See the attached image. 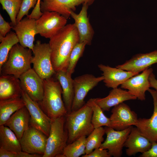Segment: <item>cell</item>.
Instances as JSON below:
<instances>
[{
  "label": "cell",
  "instance_id": "1",
  "mask_svg": "<svg viewBox=\"0 0 157 157\" xmlns=\"http://www.w3.org/2000/svg\"><path fill=\"white\" fill-rule=\"evenodd\" d=\"M79 42L78 33L74 23L66 24L49 38L51 61L56 72L67 71L71 51Z\"/></svg>",
  "mask_w": 157,
  "mask_h": 157
},
{
  "label": "cell",
  "instance_id": "2",
  "mask_svg": "<svg viewBox=\"0 0 157 157\" xmlns=\"http://www.w3.org/2000/svg\"><path fill=\"white\" fill-rule=\"evenodd\" d=\"M44 94L38 102L45 113L52 121L67 114L62 99V89L59 82L53 77L43 80Z\"/></svg>",
  "mask_w": 157,
  "mask_h": 157
},
{
  "label": "cell",
  "instance_id": "3",
  "mask_svg": "<svg viewBox=\"0 0 157 157\" xmlns=\"http://www.w3.org/2000/svg\"><path fill=\"white\" fill-rule=\"evenodd\" d=\"M92 113L91 108L85 104L79 109L72 111L65 116L68 144L81 136H88L94 130L92 122Z\"/></svg>",
  "mask_w": 157,
  "mask_h": 157
},
{
  "label": "cell",
  "instance_id": "4",
  "mask_svg": "<svg viewBox=\"0 0 157 157\" xmlns=\"http://www.w3.org/2000/svg\"><path fill=\"white\" fill-rule=\"evenodd\" d=\"M32 51L18 43L10 50L8 58L0 70L1 75H13L19 78L31 68Z\"/></svg>",
  "mask_w": 157,
  "mask_h": 157
},
{
  "label": "cell",
  "instance_id": "5",
  "mask_svg": "<svg viewBox=\"0 0 157 157\" xmlns=\"http://www.w3.org/2000/svg\"><path fill=\"white\" fill-rule=\"evenodd\" d=\"M63 116L52 121L43 157H63V150L67 144L68 134Z\"/></svg>",
  "mask_w": 157,
  "mask_h": 157
},
{
  "label": "cell",
  "instance_id": "6",
  "mask_svg": "<svg viewBox=\"0 0 157 157\" xmlns=\"http://www.w3.org/2000/svg\"><path fill=\"white\" fill-rule=\"evenodd\" d=\"M31 63L33 69L43 80L51 77L56 73L51 59V51L49 43L38 40L34 45Z\"/></svg>",
  "mask_w": 157,
  "mask_h": 157
},
{
  "label": "cell",
  "instance_id": "7",
  "mask_svg": "<svg viewBox=\"0 0 157 157\" xmlns=\"http://www.w3.org/2000/svg\"><path fill=\"white\" fill-rule=\"evenodd\" d=\"M21 97L30 115V126L48 137L53 121L43 111L38 102L31 99L22 90Z\"/></svg>",
  "mask_w": 157,
  "mask_h": 157
},
{
  "label": "cell",
  "instance_id": "8",
  "mask_svg": "<svg viewBox=\"0 0 157 157\" xmlns=\"http://www.w3.org/2000/svg\"><path fill=\"white\" fill-rule=\"evenodd\" d=\"M104 80L103 76L96 77L90 74H84L75 78L73 79L74 95L72 111L81 108L85 104L84 99L88 92Z\"/></svg>",
  "mask_w": 157,
  "mask_h": 157
},
{
  "label": "cell",
  "instance_id": "9",
  "mask_svg": "<svg viewBox=\"0 0 157 157\" xmlns=\"http://www.w3.org/2000/svg\"><path fill=\"white\" fill-rule=\"evenodd\" d=\"M67 19L55 12H46L36 20L38 34L42 37L50 38L66 25Z\"/></svg>",
  "mask_w": 157,
  "mask_h": 157
},
{
  "label": "cell",
  "instance_id": "10",
  "mask_svg": "<svg viewBox=\"0 0 157 157\" xmlns=\"http://www.w3.org/2000/svg\"><path fill=\"white\" fill-rule=\"evenodd\" d=\"M47 138L42 132L30 126L19 140L22 150L43 156L45 152Z\"/></svg>",
  "mask_w": 157,
  "mask_h": 157
},
{
  "label": "cell",
  "instance_id": "11",
  "mask_svg": "<svg viewBox=\"0 0 157 157\" xmlns=\"http://www.w3.org/2000/svg\"><path fill=\"white\" fill-rule=\"evenodd\" d=\"M133 127L131 126L123 130L118 131L106 126L104 129L106 138L100 148L107 149L111 156L121 157L124 143Z\"/></svg>",
  "mask_w": 157,
  "mask_h": 157
},
{
  "label": "cell",
  "instance_id": "12",
  "mask_svg": "<svg viewBox=\"0 0 157 157\" xmlns=\"http://www.w3.org/2000/svg\"><path fill=\"white\" fill-rule=\"evenodd\" d=\"M109 118L110 127L115 130H122L137 124L138 118L137 114L130 107L123 102L114 107Z\"/></svg>",
  "mask_w": 157,
  "mask_h": 157
},
{
  "label": "cell",
  "instance_id": "13",
  "mask_svg": "<svg viewBox=\"0 0 157 157\" xmlns=\"http://www.w3.org/2000/svg\"><path fill=\"white\" fill-rule=\"evenodd\" d=\"M22 89L33 100L38 102L42 99L44 91L43 79L31 68L19 78Z\"/></svg>",
  "mask_w": 157,
  "mask_h": 157
},
{
  "label": "cell",
  "instance_id": "14",
  "mask_svg": "<svg viewBox=\"0 0 157 157\" xmlns=\"http://www.w3.org/2000/svg\"><path fill=\"white\" fill-rule=\"evenodd\" d=\"M95 0H41L40 8L43 13L46 12H55L68 19L70 12L74 11L76 7L84 3L90 6Z\"/></svg>",
  "mask_w": 157,
  "mask_h": 157
},
{
  "label": "cell",
  "instance_id": "15",
  "mask_svg": "<svg viewBox=\"0 0 157 157\" xmlns=\"http://www.w3.org/2000/svg\"><path fill=\"white\" fill-rule=\"evenodd\" d=\"M153 71L152 68H147L141 74L128 79L121 85V88L127 90L138 99L144 100L145 93L150 88L149 78Z\"/></svg>",
  "mask_w": 157,
  "mask_h": 157
},
{
  "label": "cell",
  "instance_id": "16",
  "mask_svg": "<svg viewBox=\"0 0 157 157\" xmlns=\"http://www.w3.org/2000/svg\"><path fill=\"white\" fill-rule=\"evenodd\" d=\"M36 20L27 16L12 26L19 40V44L32 51L34 44L35 37L38 34L36 24Z\"/></svg>",
  "mask_w": 157,
  "mask_h": 157
},
{
  "label": "cell",
  "instance_id": "17",
  "mask_svg": "<svg viewBox=\"0 0 157 157\" xmlns=\"http://www.w3.org/2000/svg\"><path fill=\"white\" fill-rule=\"evenodd\" d=\"M89 5L84 3L78 14L74 11L70 12V16L74 21V23L78 33L80 42H85L90 45L94 34V31L88 16L87 11Z\"/></svg>",
  "mask_w": 157,
  "mask_h": 157
},
{
  "label": "cell",
  "instance_id": "18",
  "mask_svg": "<svg viewBox=\"0 0 157 157\" xmlns=\"http://www.w3.org/2000/svg\"><path fill=\"white\" fill-rule=\"evenodd\" d=\"M148 91L153 99V113L149 118L138 119L135 126L143 135L152 142L157 140V91L150 88Z\"/></svg>",
  "mask_w": 157,
  "mask_h": 157
},
{
  "label": "cell",
  "instance_id": "19",
  "mask_svg": "<svg viewBox=\"0 0 157 157\" xmlns=\"http://www.w3.org/2000/svg\"><path fill=\"white\" fill-rule=\"evenodd\" d=\"M99 69L103 72V81L108 88H117L130 78L139 73L124 70L116 67H112L102 64L98 65Z\"/></svg>",
  "mask_w": 157,
  "mask_h": 157
},
{
  "label": "cell",
  "instance_id": "20",
  "mask_svg": "<svg viewBox=\"0 0 157 157\" xmlns=\"http://www.w3.org/2000/svg\"><path fill=\"white\" fill-rule=\"evenodd\" d=\"M157 63V50L133 56L124 63L116 67L127 71L139 73L153 64Z\"/></svg>",
  "mask_w": 157,
  "mask_h": 157
},
{
  "label": "cell",
  "instance_id": "21",
  "mask_svg": "<svg viewBox=\"0 0 157 157\" xmlns=\"http://www.w3.org/2000/svg\"><path fill=\"white\" fill-rule=\"evenodd\" d=\"M151 145V142L143 135L136 127H133L124 147L127 148L126 150L127 155L131 156L138 152L142 153L147 151Z\"/></svg>",
  "mask_w": 157,
  "mask_h": 157
},
{
  "label": "cell",
  "instance_id": "22",
  "mask_svg": "<svg viewBox=\"0 0 157 157\" xmlns=\"http://www.w3.org/2000/svg\"><path fill=\"white\" fill-rule=\"evenodd\" d=\"M30 118L29 111L25 106L13 114L4 125L11 130L19 140L30 126Z\"/></svg>",
  "mask_w": 157,
  "mask_h": 157
},
{
  "label": "cell",
  "instance_id": "23",
  "mask_svg": "<svg viewBox=\"0 0 157 157\" xmlns=\"http://www.w3.org/2000/svg\"><path fill=\"white\" fill-rule=\"evenodd\" d=\"M137 98L128 91L121 88L113 89L109 94L103 98H94L96 103L103 111H108L110 108L124 101L135 100Z\"/></svg>",
  "mask_w": 157,
  "mask_h": 157
},
{
  "label": "cell",
  "instance_id": "24",
  "mask_svg": "<svg viewBox=\"0 0 157 157\" xmlns=\"http://www.w3.org/2000/svg\"><path fill=\"white\" fill-rule=\"evenodd\" d=\"M56 79L60 83L62 89L63 100L67 114L72 111L74 95L73 79L66 71H60L55 74Z\"/></svg>",
  "mask_w": 157,
  "mask_h": 157
},
{
  "label": "cell",
  "instance_id": "25",
  "mask_svg": "<svg viewBox=\"0 0 157 157\" xmlns=\"http://www.w3.org/2000/svg\"><path fill=\"white\" fill-rule=\"evenodd\" d=\"M22 91L19 78L13 75H1L0 100L21 97Z\"/></svg>",
  "mask_w": 157,
  "mask_h": 157
},
{
  "label": "cell",
  "instance_id": "26",
  "mask_svg": "<svg viewBox=\"0 0 157 157\" xmlns=\"http://www.w3.org/2000/svg\"><path fill=\"white\" fill-rule=\"evenodd\" d=\"M25 106L21 97L0 100V126L4 125L13 114Z\"/></svg>",
  "mask_w": 157,
  "mask_h": 157
},
{
  "label": "cell",
  "instance_id": "27",
  "mask_svg": "<svg viewBox=\"0 0 157 157\" xmlns=\"http://www.w3.org/2000/svg\"><path fill=\"white\" fill-rule=\"evenodd\" d=\"M0 148L17 153L22 151L20 141L16 135L4 125L0 126Z\"/></svg>",
  "mask_w": 157,
  "mask_h": 157
},
{
  "label": "cell",
  "instance_id": "28",
  "mask_svg": "<svg viewBox=\"0 0 157 157\" xmlns=\"http://www.w3.org/2000/svg\"><path fill=\"white\" fill-rule=\"evenodd\" d=\"M0 70L7 61L9 53L14 45L19 42L15 33L11 31L5 37L0 36Z\"/></svg>",
  "mask_w": 157,
  "mask_h": 157
},
{
  "label": "cell",
  "instance_id": "29",
  "mask_svg": "<svg viewBox=\"0 0 157 157\" xmlns=\"http://www.w3.org/2000/svg\"><path fill=\"white\" fill-rule=\"evenodd\" d=\"M86 104L89 106L92 111V122L94 128L103 126L110 127V118L106 116L103 110L95 102L94 98L90 99Z\"/></svg>",
  "mask_w": 157,
  "mask_h": 157
},
{
  "label": "cell",
  "instance_id": "30",
  "mask_svg": "<svg viewBox=\"0 0 157 157\" xmlns=\"http://www.w3.org/2000/svg\"><path fill=\"white\" fill-rule=\"evenodd\" d=\"M86 136H81L67 144L63 151L64 157H79L85 154Z\"/></svg>",
  "mask_w": 157,
  "mask_h": 157
},
{
  "label": "cell",
  "instance_id": "31",
  "mask_svg": "<svg viewBox=\"0 0 157 157\" xmlns=\"http://www.w3.org/2000/svg\"><path fill=\"white\" fill-rule=\"evenodd\" d=\"M105 133L104 128L102 126L94 129L86 138L85 154H89L94 149L100 147L104 141Z\"/></svg>",
  "mask_w": 157,
  "mask_h": 157
},
{
  "label": "cell",
  "instance_id": "32",
  "mask_svg": "<svg viewBox=\"0 0 157 157\" xmlns=\"http://www.w3.org/2000/svg\"><path fill=\"white\" fill-rule=\"evenodd\" d=\"M22 0H0L3 10L8 15L12 26L17 24L16 19L20 11Z\"/></svg>",
  "mask_w": 157,
  "mask_h": 157
},
{
  "label": "cell",
  "instance_id": "33",
  "mask_svg": "<svg viewBox=\"0 0 157 157\" xmlns=\"http://www.w3.org/2000/svg\"><path fill=\"white\" fill-rule=\"evenodd\" d=\"M86 44L84 42L77 43L74 47L71 53L67 72L72 75L74 71L75 67L79 58L82 56Z\"/></svg>",
  "mask_w": 157,
  "mask_h": 157
},
{
  "label": "cell",
  "instance_id": "34",
  "mask_svg": "<svg viewBox=\"0 0 157 157\" xmlns=\"http://www.w3.org/2000/svg\"><path fill=\"white\" fill-rule=\"evenodd\" d=\"M38 0H22L21 7L16 19L17 23L20 21L25 15L27 16L30 10L34 8Z\"/></svg>",
  "mask_w": 157,
  "mask_h": 157
},
{
  "label": "cell",
  "instance_id": "35",
  "mask_svg": "<svg viewBox=\"0 0 157 157\" xmlns=\"http://www.w3.org/2000/svg\"><path fill=\"white\" fill-rule=\"evenodd\" d=\"M12 27L11 25L4 20L0 14V36H5Z\"/></svg>",
  "mask_w": 157,
  "mask_h": 157
},
{
  "label": "cell",
  "instance_id": "36",
  "mask_svg": "<svg viewBox=\"0 0 157 157\" xmlns=\"http://www.w3.org/2000/svg\"><path fill=\"white\" fill-rule=\"evenodd\" d=\"M82 157H110L107 150L99 148L94 149L90 154L82 156Z\"/></svg>",
  "mask_w": 157,
  "mask_h": 157
},
{
  "label": "cell",
  "instance_id": "37",
  "mask_svg": "<svg viewBox=\"0 0 157 157\" xmlns=\"http://www.w3.org/2000/svg\"><path fill=\"white\" fill-rule=\"evenodd\" d=\"M152 145L150 148L140 155L141 157H157V142H151Z\"/></svg>",
  "mask_w": 157,
  "mask_h": 157
},
{
  "label": "cell",
  "instance_id": "38",
  "mask_svg": "<svg viewBox=\"0 0 157 157\" xmlns=\"http://www.w3.org/2000/svg\"><path fill=\"white\" fill-rule=\"evenodd\" d=\"M41 0H38L35 7L33 8L31 13L29 14V17L31 18L37 19L39 18L43 14L41 11L40 8V2Z\"/></svg>",
  "mask_w": 157,
  "mask_h": 157
},
{
  "label": "cell",
  "instance_id": "39",
  "mask_svg": "<svg viewBox=\"0 0 157 157\" xmlns=\"http://www.w3.org/2000/svg\"><path fill=\"white\" fill-rule=\"evenodd\" d=\"M17 152L0 148V157H16Z\"/></svg>",
  "mask_w": 157,
  "mask_h": 157
},
{
  "label": "cell",
  "instance_id": "40",
  "mask_svg": "<svg viewBox=\"0 0 157 157\" xmlns=\"http://www.w3.org/2000/svg\"><path fill=\"white\" fill-rule=\"evenodd\" d=\"M149 80L150 87L153 88L157 91V80L153 72L150 74Z\"/></svg>",
  "mask_w": 157,
  "mask_h": 157
},
{
  "label": "cell",
  "instance_id": "41",
  "mask_svg": "<svg viewBox=\"0 0 157 157\" xmlns=\"http://www.w3.org/2000/svg\"><path fill=\"white\" fill-rule=\"evenodd\" d=\"M156 142H157V140H156Z\"/></svg>",
  "mask_w": 157,
  "mask_h": 157
}]
</instances>
